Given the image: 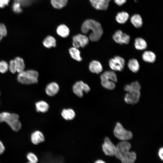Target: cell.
<instances>
[{
  "instance_id": "obj_1",
  "label": "cell",
  "mask_w": 163,
  "mask_h": 163,
  "mask_svg": "<svg viewBox=\"0 0 163 163\" xmlns=\"http://www.w3.org/2000/svg\"><path fill=\"white\" fill-rule=\"evenodd\" d=\"M131 145L127 141L119 143L116 147L115 156L122 163H134L136 158V153L129 151Z\"/></svg>"
},
{
  "instance_id": "obj_2",
  "label": "cell",
  "mask_w": 163,
  "mask_h": 163,
  "mask_svg": "<svg viewBox=\"0 0 163 163\" xmlns=\"http://www.w3.org/2000/svg\"><path fill=\"white\" fill-rule=\"evenodd\" d=\"M81 30L82 32L87 34L91 30L92 31L89 36V38L92 41L99 40L103 34V30L101 24L98 22L92 19H88L83 24Z\"/></svg>"
},
{
  "instance_id": "obj_3",
  "label": "cell",
  "mask_w": 163,
  "mask_h": 163,
  "mask_svg": "<svg viewBox=\"0 0 163 163\" xmlns=\"http://www.w3.org/2000/svg\"><path fill=\"white\" fill-rule=\"evenodd\" d=\"M39 74L34 70H24L19 73L17 77L18 81L22 84L30 85L38 83Z\"/></svg>"
},
{
  "instance_id": "obj_4",
  "label": "cell",
  "mask_w": 163,
  "mask_h": 163,
  "mask_svg": "<svg viewBox=\"0 0 163 163\" xmlns=\"http://www.w3.org/2000/svg\"><path fill=\"white\" fill-rule=\"evenodd\" d=\"M18 115L15 113L7 112L0 113V123L6 122L13 130L17 131L21 127V123L19 120Z\"/></svg>"
},
{
  "instance_id": "obj_5",
  "label": "cell",
  "mask_w": 163,
  "mask_h": 163,
  "mask_svg": "<svg viewBox=\"0 0 163 163\" xmlns=\"http://www.w3.org/2000/svg\"><path fill=\"white\" fill-rule=\"evenodd\" d=\"M113 133L116 137L122 141H126L131 139L133 136L132 132L125 129L119 122L116 123Z\"/></svg>"
},
{
  "instance_id": "obj_6",
  "label": "cell",
  "mask_w": 163,
  "mask_h": 163,
  "mask_svg": "<svg viewBox=\"0 0 163 163\" xmlns=\"http://www.w3.org/2000/svg\"><path fill=\"white\" fill-rule=\"evenodd\" d=\"M109 65L112 70L115 71H122L125 65V60L123 58L116 56L111 58L109 61Z\"/></svg>"
},
{
  "instance_id": "obj_7",
  "label": "cell",
  "mask_w": 163,
  "mask_h": 163,
  "mask_svg": "<svg viewBox=\"0 0 163 163\" xmlns=\"http://www.w3.org/2000/svg\"><path fill=\"white\" fill-rule=\"evenodd\" d=\"M73 91L78 97H81L83 95V92L88 93L90 89L88 85L82 81L76 82L73 85Z\"/></svg>"
},
{
  "instance_id": "obj_8",
  "label": "cell",
  "mask_w": 163,
  "mask_h": 163,
  "mask_svg": "<svg viewBox=\"0 0 163 163\" xmlns=\"http://www.w3.org/2000/svg\"><path fill=\"white\" fill-rule=\"evenodd\" d=\"M102 148L103 152L106 155L111 156H115L116 147L108 137H106L104 138Z\"/></svg>"
},
{
  "instance_id": "obj_9",
  "label": "cell",
  "mask_w": 163,
  "mask_h": 163,
  "mask_svg": "<svg viewBox=\"0 0 163 163\" xmlns=\"http://www.w3.org/2000/svg\"><path fill=\"white\" fill-rule=\"evenodd\" d=\"M72 45L74 47L78 48L80 46L83 47L88 44L89 43V39L86 36L81 34H78L72 37Z\"/></svg>"
},
{
  "instance_id": "obj_10",
  "label": "cell",
  "mask_w": 163,
  "mask_h": 163,
  "mask_svg": "<svg viewBox=\"0 0 163 163\" xmlns=\"http://www.w3.org/2000/svg\"><path fill=\"white\" fill-rule=\"evenodd\" d=\"M140 97V91H131L125 94L124 100L126 103L134 104L139 102Z\"/></svg>"
},
{
  "instance_id": "obj_11",
  "label": "cell",
  "mask_w": 163,
  "mask_h": 163,
  "mask_svg": "<svg viewBox=\"0 0 163 163\" xmlns=\"http://www.w3.org/2000/svg\"><path fill=\"white\" fill-rule=\"evenodd\" d=\"M95 9L99 10H106L108 8L109 2L111 0H89Z\"/></svg>"
},
{
  "instance_id": "obj_12",
  "label": "cell",
  "mask_w": 163,
  "mask_h": 163,
  "mask_svg": "<svg viewBox=\"0 0 163 163\" xmlns=\"http://www.w3.org/2000/svg\"><path fill=\"white\" fill-rule=\"evenodd\" d=\"M59 90L58 85L55 82H52L48 84L45 88V92L47 95L53 96L56 94Z\"/></svg>"
},
{
  "instance_id": "obj_13",
  "label": "cell",
  "mask_w": 163,
  "mask_h": 163,
  "mask_svg": "<svg viewBox=\"0 0 163 163\" xmlns=\"http://www.w3.org/2000/svg\"><path fill=\"white\" fill-rule=\"evenodd\" d=\"M31 140L32 142L35 145H37L44 142L45 138L43 133L38 130L33 133L31 136Z\"/></svg>"
},
{
  "instance_id": "obj_14",
  "label": "cell",
  "mask_w": 163,
  "mask_h": 163,
  "mask_svg": "<svg viewBox=\"0 0 163 163\" xmlns=\"http://www.w3.org/2000/svg\"><path fill=\"white\" fill-rule=\"evenodd\" d=\"M89 69L91 72L97 74H98L101 72L103 69L101 63L95 60H92L90 63Z\"/></svg>"
},
{
  "instance_id": "obj_15",
  "label": "cell",
  "mask_w": 163,
  "mask_h": 163,
  "mask_svg": "<svg viewBox=\"0 0 163 163\" xmlns=\"http://www.w3.org/2000/svg\"><path fill=\"white\" fill-rule=\"evenodd\" d=\"M101 80L109 79L114 82L117 81V75L115 73L112 71H107L104 72L100 75Z\"/></svg>"
},
{
  "instance_id": "obj_16",
  "label": "cell",
  "mask_w": 163,
  "mask_h": 163,
  "mask_svg": "<svg viewBox=\"0 0 163 163\" xmlns=\"http://www.w3.org/2000/svg\"><path fill=\"white\" fill-rule=\"evenodd\" d=\"M142 58L145 62L149 63L154 62L156 60V56L155 54L152 51H146L142 55Z\"/></svg>"
},
{
  "instance_id": "obj_17",
  "label": "cell",
  "mask_w": 163,
  "mask_h": 163,
  "mask_svg": "<svg viewBox=\"0 0 163 163\" xmlns=\"http://www.w3.org/2000/svg\"><path fill=\"white\" fill-rule=\"evenodd\" d=\"M61 115L65 120H71L75 118V114L74 110L72 109H65L62 110Z\"/></svg>"
},
{
  "instance_id": "obj_18",
  "label": "cell",
  "mask_w": 163,
  "mask_h": 163,
  "mask_svg": "<svg viewBox=\"0 0 163 163\" xmlns=\"http://www.w3.org/2000/svg\"><path fill=\"white\" fill-rule=\"evenodd\" d=\"M141 86L139 82L137 81L133 82L129 84L126 85L124 87V90L129 92L133 91H140Z\"/></svg>"
},
{
  "instance_id": "obj_19",
  "label": "cell",
  "mask_w": 163,
  "mask_h": 163,
  "mask_svg": "<svg viewBox=\"0 0 163 163\" xmlns=\"http://www.w3.org/2000/svg\"><path fill=\"white\" fill-rule=\"evenodd\" d=\"M57 34L63 38L67 37L69 35V30L68 27L64 24H61L57 28Z\"/></svg>"
},
{
  "instance_id": "obj_20",
  "label": "cell",
  "mask_w": 163,
  "mask_h": 163,
  "mask_svg": "<svg viewBox=\"0 0 163 163\" xmlns=\"http://www.w3.org/2000/svg\"><path fill=\"white\" fill-rule=\"evenodd\" d=\"M37 112L45 113L48 111L49 105L45 101H41L35 104Z\"/></svg>"
},
{
  "instance_id": "obj_21",
  "label": "cell",
  "mask_w": 163,
  "mask_h": 163,
  "mask_svg": "<svg viewBox=\"0 0 163 163\" xmlns=\"http://www.w3.org/2000/svg\"><path fill=\"white\" fill-rule=\"evenodd\" d=\"M134 46L137 50H143L146 48L147 44L146 42L144 39L139 37L136 38L135 40Z\"/></svg>"
},
{
  "instance_id": "obj_22",
  "label": "cell",
  "mask_w": 163,
  "mask_h": 163,
  "mask_svg": "<svg viewBox=\"0 0 163 163\" xmlns=\"http://www.w3.org/2000/svg\"><path fill=\"white\" fill-rule=\"evenodd\" d=\"M130 21L133 26L137 28L141 27L143 24L142 18L139 14L133 15L130 18Z\"/></svg>"
},
{
  "instance_id": "obj_23",
  "label": "cell",
  "mask_w": 163,
  "mask_h": 163,
  "mask_svg": "<svg viewBox=\"0 0 163 163\" xmlns=\"http://www.w3.org/2000/svg\"><path fill=\"white\" fill-rule=\"evenodd\" d=\"M128 66L129 69L134 73L137 72L140 68L138 60L135 59H131L129 61Z\"/></svg>"
},
{
  "instance_id": "obj_24",
  "label": "cell",
  "mask_w": 163,
  "mask_h": 163,
  "mask_svg": "<svg viewBox=\"0 0 163 163\" xmlns=\"http://www.w3.org/2000/svg\"><path fill=\"white\" fill-rule=\"evenodd\" d=\"M43 43L45 47L48 48L56 46L55 39L50 36H47L43 40Z\"/></svg>"
},
{
  "instance_id": "obj_25",
  "label": "cell",
  "mask_w": 163,
  "mask_h": 163,
  "mask_svg": "<svg viewBox=\"0 0 163 163\" xmlns=\"http://www.w3.org/2000/svg\"><path fill=\"white\" fill-rule=\"evenodd\" d=\"M129 18V15L127 12L122 11L117 13L115 18L117 22L120 24H123L127 21Z\"/></svg>"
},
{
  "instance_id": "obj_26",
  "label": "cell",
  "mask_w": 163,
  "mask_h": 163,
  "mask_svg": "<svg viewBox=\"0 0 163 163\" xmlns=\"http://www.w3.org/2000/svg\"><path fill=\"white\" fill-rule=\"evenodd\" d=\"M14 59L16 63L17 72L19 73L25 70V66L24 60L22 58L18 56Z\"/></svg>"
},
{
  "instance_id": "obj_27",
  "label": "cell",
  "mask_w": 163,
  "mask_h": 163,
  "mask_svg": "<svg viewBox=\"0 0 163 163\" xmlns=\"http://www.w3.org/2000/svg\"><path fill=\"white\" fill-rule=\"evenodd\" d=\"M69 52L71 57L73 59L78 61L82 60V59L80 55V52L77 48L75 47H71L69 50Z\"/></svg>"
},
{
  "instance_id": "obj_28",
  "label": "cell",
  "mask_w": 163,
  "mask_h": 163,
  "mask_svg": "<svg viewBox=\"0 0 163 163\" xmlns=\"http://www.w3.org/2000/svg\"><path fill=\"white\" fill-rule=\"evenodd\" d=\"M68 0H51V3L53 7L56 9H61L65 7L67 4Z\"/></svg>"
},
{
  "instance_id": "obj_29",
  "label": "cell",
  "mask_w": 163,
  "mask_h": 163,
  "mask_svg": "<svg viewBox=\"0 0 163 163\" xmlns=\"http://www.w3.org/2000/svg\"><path fill=\"white\" fill-rule=\"evenodd\" d=\"M101 84L104 88L109 90H113L115 87V82L109 80H101Z\"/></svg>"
},
{
  "instance_id": "obj_30",
  "label": "cell",
  "mask_w": 163,
  "mask_h": 163,
  "mask_svg": "<svg viewBox=\"0 0 163 163\" xmlns=\"http://www.w3.org/2000/svg\"><path fill=\"white\" fill-rule=\"evenodd\" d=\"M123 33L121 30H118L113 35V39L116 43L122 44L121 41Z\"/></svg>"
},
{
  "instance_id": "obj_31",
  "label": "cell",
  "mask_w": 163,
  "mask_h": 163,
  "mask_svg": "<svg viewBox=\"0 0 163 163\" xmlns=\"http://www.w3.org/2000/svg\"><path fill=\"white\" fill-rule=\"evenodd\" d=\"M26 157L28 160L27 163H37L38 162V159L37 156L32 152L28 153Z\"/></svg>"
},
{
  "instance_id": "obj_32",
  "label": "cell",
  "mask_w": 163,
  "mask_h": 163,
  "mask_svg": "<svg viewBox=\"0 0 163 163\" xmlns=\"http://www.w3.org/2000/svg\"><path fill=\"white\" fill-rule=\"evenodd\" d=\"M8 70V63L4 60L0 61V72L2 73H6Z\"/></svg>"
},
{
  "instance_id": "obj_33",
  "label": "cell",
  "mask_w": 163,
  "mask_h": 163,
  "mask_svg": "<svg viewBox=\"0 0 163 163\" xmlns=\"http://www.w3.org/2000/svg\"><path fill=\"white\" fill-rule=\"evenodd\" d=\"M8 65V70L14 74L17 72L16 64L14 59L11 60Z\"/></svg>"
},
{
  "instance_id": "obj_34",
  "label": "cell",
  "mask_w": 163,
  "mask_h": 163,
  "mask_svg": "<svg viewBox=\"0 0 163 163\" xmlns=\"http://www.w3.org/2000/svg\"><path fill=\"white\" fill-rule=\"evenodd\" d=\"M130 40V37L129 35L126 33H123L121 41L122 44H128L129 43Z\"/></svg>"
},
{
  "instance_id": "obj_35",
  "label": "cell",
  "mask_w": 163,
  "mask_h": 163,
  "mask_svg": "<svg viewBox=\"0 0 163 163\" xmlns=\"http://www.w3.org/2000/svg\"><path fill=\"white\" fill-rule=\"evenodd\" d=\"M13 11L16 12H20L21 11L20 5L18 3H15L13 6Z\"/></svg>"
},
{
  "instance_id": "obj_36",
  "label": "cell",
  "mask_w": 163,
  "mask_h": 163,
  "mask_svg": "<svg viewBox=\"0 0 163 163\" xmlns=\"http://www.w3.org/2000/svg\"><path fill=\"white\" fill-rule=\"evenodd\" d=\"M0 28L3 36H6L7 34V31L5 26L4 24H0Z\"/></svg>"
},
{
  "instance_id": "obj_37",
  "label": "cell",
  "mask_w": 163,
  "mask_h": 163,
  "mask_svg": "<svg viewBox=\"0 0 163 163\" xmlns=\"http://www.w3.org/2000/svg\"><path fill=\"white\" fill-rule=\"evenodd\" d=\"M10 0H0V8H3L8 5Z\"/></svg>"
},
{
  "instance_id": "obj_38",
  "label": "cell",
  "mask_w": 163,
  "mask_h": 163,
  "mask_svg": "<svg viewBox=\"0 0 163 163\" xmlns=\"http://www.w3.org/2000/svg\"><path fill=\"white\" fill-rule=\"evenodd\" d=\"M114 2L118 5L121 6L125 3L126 0H114Z\"/></svg>"
},
{
  "instance_id": "obj_39",
  "label": "cell",
  "mask_w": 163,
  "mask_h": 163,
  "mask_svg": "<svg viewBox=\"0 0 163 163\" xmlns=\"http://www.w3.org/2000/svg\"><path fill=\"white\" fill-rule=\"evenodd\" d=\"M5 150V147L2 143L0 141V155H1L4 152Z\"/></svg>"
},
{
  "instance_id": "obj_40",
  "label": "cell",
  "mask_w": 163,
  "mask_h": 163,
  "mask_svg": "<svg viewBox=\"0 0 163 163\" xmlns=\"http://www.w3.org/2000/svg\"><path fill=\"white\" fill-rule=\"evenodd\" d=\"M158 155L160 158L162 160L163 159V148H161L158 151Z\"/></svg>"
},
{
  "instance_id": "obj_41",
  "label": "cell",
  "mask_w": 163,
  "mask_h": 163,
  "mask_svg": "<svg viewBox=\"0 0 163 163\" xmlns=\"http://www.w3.org/2000/svg\"><path fill=\"white\" fill-rule=\"evenodd\" d=\"M94 163H106V162L102 160H97L95 161Z\"/></svg>"
},
{
  "instance_id": "obj_42",
  "label": "cell",
  "mask_w": 163,
  "mask_h": 163,
  "mask_svg": "<svg viewBox=\"0 0 163 163\" xmlns=\"http://www.w3.org/2000/svg\"><path fill=\"white\" fill-rule=\"evenodd\" d=\"M3 37L4 36H3L2 31L1 30V28H0V42L1 41V40L2 39Z\"/></svg>"
},
{
  "instance_id": "obj_43",
  "label": "cell",
  "mask_w": 163,
  "mask_h": 163,
  "mask_svg": "<svg viewBox=\"0 0 163 163\" xmlns=\"http://www.w3.org/2000/svg\"></svg>"
}]
</instances>
